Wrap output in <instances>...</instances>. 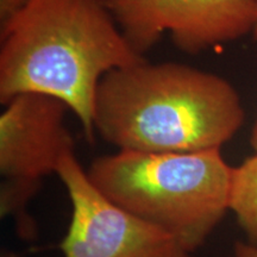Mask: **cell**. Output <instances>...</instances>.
<instances>
[{
    "mask_svg": "<svg viewBox=\"0 0 257 257\" xmlns=\"http://www.w3.org/2000/svg\"><path fill=\"white\" fill-rule=\"evenodd\" d=\"M134 50L144 54L168 34L191 55L213 50L251 34L257 0H104Z\"/></svg>",
    "mask_w": 257,
    "mask_h": 257,
    "instance_id": "5b68a950",
    "label": "cell"
},
{
    "mask_svg": "<svg viewBox=\"0 0 257 257\" xmlns=\"http://www.w3.org/2000/svg\"><path fill=\"white\" fill-rule=\"evenodd\" d=\"M23 3L24 0H0V19L14 12Z\"/></svg>",
    "mask_w": 257,
    "mask_h": 257,
    "instance_id": "9c48e42d",
    "label": "cell"
},
{
    "mask_svg": "<svg viewBox=\"0 0 257 257\" xmlns=\"http://www.w3.org/2000/svg\"><path fill=\"white\" fill-rule=\"evenodd\" d=\"M106 198L194 253L231 211L233 167L219 149L197 153L118 150L87 169Z\"/></svg>",
    "mask_w": 257,
    "mask_h": 257,
    "instance_id": "3957f363",
    "label": "cell"
},
{
    "mask_svg": "<svg viewBox=\"0 0 257 257\" xmlns=\"http://www.w3.org/2000/svg\"><path fill=\"white\" fill-rule=\"evenodd\" d=\"M72 205L63 257H194L159 227L112 202L92 184L75 153L57 170Z\"/></svg>",
    "mask_w": 257,
    "mask_h": 257,
    "instance_id": "8992f818",
    "label": "cell"
},
{
    "mask_svg": "<svg viewBox=\"0 0 257 257\" xmlns=\"http://www.w3.org/2000/svg\"><path fill=\"white\" fill-rule=\"evenodd\" d=\"M231 212L248 243L257 246V154L233 167Z\"/></svg>",
    "mask_w": 257,
    "mask_h": 257,
    "instance_id": "52a82bcc",
    "label": "cell"
},
{
    "mask_svg": "<svg viewBox=\"0 0 257 257\" xmlns=\"http://www.w3.org/2000/svg\"><path fill=\"white\" fill-rule=\"evenodd\" d=\"M244 121L232 83L185 63L146 59L106 74L96 91L95 134L118 150H221Z\"/></svg>",
    "mask_w": 257,
    "mask_h": 257,
    "instance_id": "7a4b0ae2",
    "label": "cell"
},
{
    "mask_svg": "<svg viewBox=\"0 0 257 257\" xmlns=\"http://www.w3.org/2000/svg\"><path fill=\"white\" fill-rule=\"evenodd\" d=\"M143 60L104 0H24L2 19L0 102L28 92L55 96L93 143L101 79Z\"/></svg>",
    "mask_w": 257,
    "mask_h": 257,
    "instance_id": "6da1fadb",
    "label": "cell"
},
{
    "mask_svg": "<svg viewBox=\"0 0 257 257\" xmlns=\"http://www.w3.org/2000/svg\"><path fill=\"white\" fill-rule=\"evenodd\" d=\"M232 257H257V246L248 242H237L233 246Z\"/></svg>",
    "mask_w": 257,
    "mask_h": 257,
    "instance_id": "ba28073f",
    "label": "cell"
},
{
    "mask_svg": "<svg viewBox=\"0 0 257 257\" xmlns=\"http://www.w3.org/2000/svg\"><path fill=\"white\" fill-rule=\"evenodd\" d=\"M250 146H251L255 154H257V117L251 128V134H250Z\"/></svg>",
    "mask_w": 257,
    "mask_h": 257,
    "instance_id": "30bf717a",
    "label": "cell"
},
{
    "mask_svg": "<svg viewBox=\"0 0 257 257\" xmlns=\"http://www.w3.org/2000/svg\"><path fill=\"white\" fill-rule=\"evenodd\" d=\"M252 37H253V40L257 41V25H256L255 30H253V32H252Z\"/></svg>",
    "mask_w": 257,
    "mask_h": 257,
    "instance_id": "7c38bea8",
    "label": "cell"
},
{
    "mask_svg": "<svg viewBox=\"0 0 257 257\" xmlns=\"http://www.w3.org/2000/svg\"><path fill=\"white\" fill-rule=\"evenodd\" d=\"M0 114V214L11 218L23 240L37 238L29 205L47 176L57 174L66 156L75 153L67 126L70 112L62 100L42 93H21Z\"/></svg>",
    "mask_w": 257,
    "mask_h": 257,
    "instance_id": "277c9868",
    "label": "cell"
},
{
    "mask_svg": "<svg viewBox=\"0 0 257 257\" xmlns=\"http://www.w3.org/2000/svg\"><path fill=\"white\" fill-rule=\"evenodd\" d=\"M2 257H19V256L17 255V253L8 251V250H6V251H4V252L2 253Z\"/></svg>",
    "mask_w": 257,
    "mask_h": 257,
    "instance_id": "8fae6325",
    "label": "cell"
}]
</instances>
